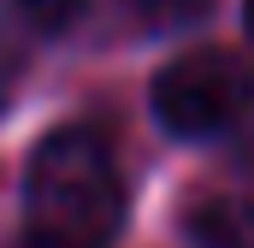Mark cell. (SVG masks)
<instances>
[{
	"instance_id": "obj_1",
	"label": "cell",
	"mask_w": 254,
	"mask_h": 248,
	"mask_svg": "<svg viewBox=\"0 0 254 248\" xmlns=\"http://www.w3.org/2000/svg\"><path fill=\"white\" fill-rule=\"evenodd\" d=\"M24 219L42 248H107L125 225V178L101 130H54L24 178Z\"/></svg>"
},
{
	"instance_id": "obj_2",
	"label": "cell",
	"mask_w": 254,
	"mask_h": 248,
	"mask_svg": "<svg viewBox=\"0 0 254 248\" xmlns=\"http://www.w3.org/2000/svg\"><path fill=\"white\" fill-rule=\"evenodd\" d=\"M254 107V65L231 48L178 54L154 77V113L178 136H213Z\"/></svg>"
},
{
	"instance_id": "obj_3",
	"label": "cell",
	"mask_w": 254,
	"mask_h": 248,
	"mask_svg": "<svg viewBox=\"0 0 254 248\" xmlns=\"http://www.w3.org/2000/svg\"><path fill=\"white\" fill-rule=\"evenodd\" d=\"M184 237L195 248H254V201H243V195H195L184 207Z\"/></svg>"
},
{
	"instance_id": "obj_4",
	"label": "cell",
	"mask_w": 254,
	"mask_h": 248,
	"mask_svg": "<svg viewBox=\"0 0 254 248\" xmlns=\"http://www.w3.org/2000/svg\"><path fill=\"white\" fill-rule=\"evenodd\" d=\"M83 6H89V0H18V18H24L30 30H42V36H65V30L83 18Z\"/></svg>"
},
{
	"instance_id": "obj_5",
	"label": "cell",
	"mask_w": 254,
	"mask_h": 248,
	"mask_svg": "<svg viewBox=\"0 0 254 248\" xmlns=\"http://www.w3.org/2000/svg\"><path fill=\"white\" fill-rule=\"evenodd\" d=\"M125 6L148 24V30H172V24H195V18H207L213 0H125Z\"/></svg>"
},
{
	"instance_id": "obj_6",
	"label": "cell",
	"mask_w": 254,
	"mask_h": 248,
	"mask_svg": "<svg viewBox=\"0 0 254 248\" xmlns=\"http://www.w3.org/2000/svg\"><path fill=\"white\" fill-rule=\"evenodd\" d=\"M243 24H249V36H254V0H243Z\"/></svg>"
}]
</instances>
